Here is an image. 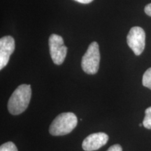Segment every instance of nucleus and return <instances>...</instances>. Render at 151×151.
<instances>
[{"instance_id": "1", "label": "nucleus", "mask_w": 151, "mask_h": 151, "mask_svg": "<svg viewBox=\"0 0 151 151\" xmlns=\"http://www.w3.org/2000/svg\"><path fill=\"white\" fill-rule=\"evenodd\" d=\"M32 97L30 85L19 86L11 94L8 102V110L14 116L19 115L27 109Z\"/></svg>"}, {"instance_id": "7", "label": "nucleus", "mask_w": 151, "mask_h": 151, "mask_svg": "<svg viewBox=\"0 0 151 151\" xmlns=\"http://www.w3.org/2000/svg\"><path fill=\"white\" fill-rule=\"evenodd\" d=\"M15 50L14 39L11 36H6L0 39V69L9 63L11 54Z\"/></svg>"}, {"instance_id": "9", "label": "nucleus", "mask_w": 151, "mask_h": 151, "mask_svg": "<svg viewBox=\"0 0 151 151\" xmlns=\"http://www.w3.org/2000/svg\"><path fill=\"white\" fill-rule=\"evenodd\" d=\"M143 127L151 129V106L145 111V117L143 121Z\"/></svg>"}, {"instance_id": "14", "label": "nucleus", "mask_w": 151, "mask_h": 151, "mask_svg": "<svg viewBox=\"0 0 151 151\" xmlns=\"http://www.w3.org/2000/svg\"><path fill=\"white\" fill-rule=\"evenodd\" d=\"M142 125H143V124H139V126H140V127H141V126H142Z\"/></svg>"}, {"instance_id": "10", "label": "nucleus", "mask_w": 151, "mask_h": 151, "mask_svg": "<svg viewBox=\"0 0 151 151\" xmlns=\"http://www.w3.org/2000/svg\"><path fill=\"white\" fill-rule=\"evenodd\" d=\"M0 151H18V148L13 142H6L0 147Z\"/></svg>"}, {"instance_id": "6", "label": "nucleus", "mask_w": 151, "mask_h": 151, "mask_svg": "<svg viewBox=\"0 0 151 151\" xmlns=\"http://www.w3.org/2000/svg\"><path fill=\"white\" fill-rule=\"evenodd\" d=\"M109 136L104 132H98L90 134L83 141L82 148L85 151L97 150L106 144Z\"/></svg>"}, {"instance_id": "11", "label": "nucleus", "mask_w": 151, "mask_h": 151, "mask_svg": "<svg viewBox=\"0 0 151 151\" xmlns=\"http://www.w3.org/2000/svg\"><path fill=\"white\" fill-rule=\"evenodd\" d=\"M107 151H122V148L119 144H116L111 146Z\"/></svg>"}, {"instance_id": "12", "label": "nucleus", "mask_w": 151, "mask_h": 151, "mask_svg": "<svg viewBox=\"0 0 151 151\" xmlns=\"http://www.w3.org/2000/svg\"><path fill=\"white\" fill-rule=\"evenodd\" d=\"M144 11L145 13H146L148 16L151 17V3L148 4H147L146 6H145Z\"/></svg>"}, {"instance_id": "4", "label": "nucleus", "mask_w": 151, "mask_h": 151, "mask_svg": "<svg viewBox=\"0 0 151 151\" xmlns=\"http://www.w3.org/2000/svg\"><path fill=\"white\" fill-rule=\"evenodd\" d=\"M49 50L52 60L55 65H60L65 61L67 53V48L64 44L61 36L52 34L48 40Z\"/></svg>"}, {"instance_id": "3", "label": "nucleus", "mask_w": 151, "mask_h": 151, "mask_svg": "<svg viewBox=\"0 0 151 151\" xmlns=\"http://www.w3.org/2000/svg\"><path fill=\"white\" fill-rule=\"evenodd\" d=\"M100 52L99 44L95 41L91 43L88 50L83 56L81 67L88 74H95L99 70Z\"/></svg>"}, {"instance_id": "8", "label": "nucleus", "mask_w": 151, "mask_h": 151, "mask_svg": "<svg viewBox=\"0 0 151 151\" xmlns=\"http://www.w3.org/2000/svg\"><path fill=\"white\" fill-rule=\"evenodd\" d=\"M143 86L151 90V67L147 69L143 76Z\"/></svg>"}, {"instance_id": "5", "label": "nucleus", "mask_w": 151, "mask_h": 151, "mask_svg": "<svg viewBox=\"0 0 151 151\" xmlns=\"http://www.w3.org/2000/svg\"><path fill=\"white\" fill-rule=\"evenodd\" d=\"M128 46L136 55H140L145 48L146 33L140 27H133L130 29L127 37Z\"/></svg>"}, {"instance_id": "2", "label": "nucleus", "mask_w": 151, "mask_h": 151, "mask_svg": "<svg viewBox=\"0 0 151 151\" xmlns=\"http://www.w3.org/2000/svg\"><path fill=\"white\" fill-rule=\"evenodd\" d=\"M78 119L71 112L62 113L54 119L49 128V132L52 136L68 134L76 127Z\"/></svg>"}, {"instance_id": "13", "label": "nucleus", "mask_w": 151, "mask_h": 151, "mask_svg": "<svg viewBox=\"0 0 151 151\" xmlns=\"http://www.w3.org/2000/svg\"><path fill=\"white\" fill-rule=\"evenodd\" d=\"M74 1L81 4H89L90 2H92L93 0H74Z\"/></svg>"}]
</instances>
